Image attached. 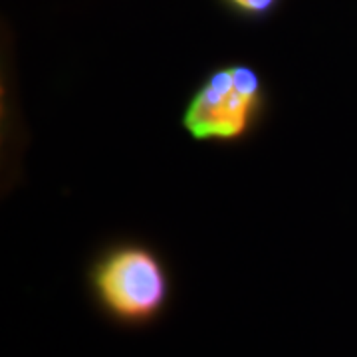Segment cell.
<instances>
[{"label":"cell","instance_id":"cell-1","mask_svg":"<svg viewBox=\"0 0 357 357\" xmlns=\"http://www.w3.org/2000/svg\"><path fill=\"white\" fill-rule=\"evenodd\" d=\"M91 288L102 307L123 324H147L169 300V274L163 262L143 246H121L91 270Z\"/></svg>","mask_w":357,"mask_h":357},{"label":"cell","instance_id":"cell-2","mask_svg":"<svg viewBox=\"0 0 357 357\" xmlns=\"http://www.w3.org/2000/svg\"><path fill=\"white\" fill-rule=\"evenodd\" d=\"M262 105V82L248 66L213 72L197 89L183 114V126L195 139L232 141L252 126Z\"/></svg>","mask_w":357,"mask_h":357},{"label":"cell","instance_id":"cell-3","mask_svg":"<svg viewBox=\"0 0 357 357\" xmlns=\"http://www.w3.org/2000/svg\"><path fill=\"white\" fill-rule=\"evenodd\" d=\"M227 2L238 13L248 16H264L276 6L278 0H227Z\"/></svg>","mask_w":357,"mask_h":357}]
</instances>
